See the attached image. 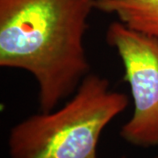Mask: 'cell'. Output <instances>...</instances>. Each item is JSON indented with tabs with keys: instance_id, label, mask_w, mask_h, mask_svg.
Instances as JSON below:
<instances>
[{
	"instance_id": "cell-1",
	"label": "cell",
	"mask_w": 158,
	"mask_h": 158,
	"mask_svg": "<svg viewBox=\"0 0 158 158\" xmlns=\"http://www.w3.org/2000/svg\"><path fill=\"white\" fill-rule=\"evenodd\" d=\"M93 10L95 0H0V66L34 77L40 112L90 73L85 39Z\"/></svg>"
},
{
	"instance_id": "cell-2",
	"label": "cell",
	"mask_w": 158,
	"mask_h": 158,
	"mask_svg": "<svg viewBox=\"0 0 158 158\" xmlns=\"http://www.w3.org/2000/svg\"><path fill=\"white\" fill-rule=\"evenodd\" d=\"M128 104L107 78L88 74L62 107L40 111L11 127L8 158H98L103 131Z\"/></svg>"
},
{
	"instance_id": "cell-3",
	"label": "cell",
	"mask_w": 158,
	"mask_h": 158,
	"mask_svg": "<svg viewBox=\"0 0 158 158\" xmlns=\"http://www.w3.org/2000/svg\"><path fill=\"white\" fill-rule=\"evenodd\" d=\"M106 38L121 60L134 102L133 115L119 135L135 147H158V38L118 20L108 26Z\"/></svg>"
},
{
	"instance_id": "cell-4",
	"label": "cell",
	"mask_w": 158,
	"mask_h": 158,
	"mask_svg": "<svg viewBox=\"0 0 158 158\" xmlns=\"http://www.w3.org/2000/svg\"><path fill=\"white\" fill-rule=\"evenodd\" d=\"M95 9L127 27L158 38V0H95Z\"/></svg>"
},
{
	"instance_id": "cell-5",
	"label": "cell",
	"mask_w": 158,
	"mask_h": 158,
	"mask_svg": "<svg viewBox=\"0 0 158 158\" xmlns=\"http://www.w3.org/2000/svg\"><path fill=\"white\" fill-rule=\"evenodd\" d=\"M154 158H158V155H157V156H155Z\"/></svg>"
}]
</instances>
